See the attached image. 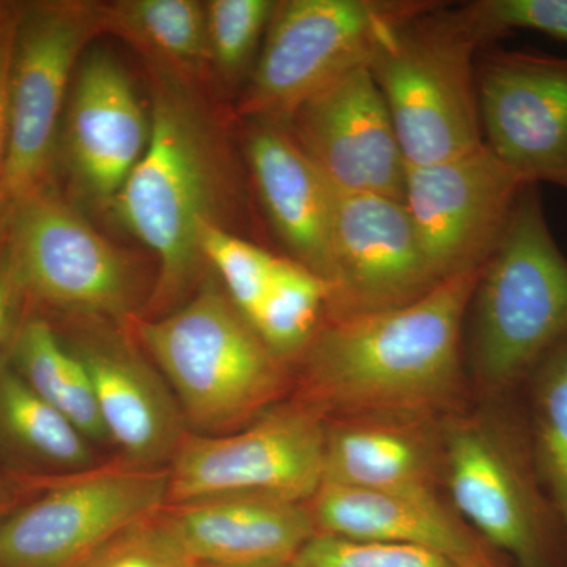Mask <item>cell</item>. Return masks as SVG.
Segmentation results:
<instances>
[{
    "mask_svg": "<svg viewBox=\"0 0 567 567\" xmlns=\"http://www.w3.org/2000/svg\"><path fill=\"white\" fill-rule=\"evenodd\" d=\"M476 89L488 151L527 185L567 193V58L484 48Z\"/></svg>",
    "mask_w": 567,
    "mask_h": 567,
    "instance_id": "cell-12",
    "label": "cell"
},
{
    "mask_svg": "<svg viewBox=\"0 0 567 567\" xmlns=\"http://www.w3.org/2000/svg\"><path fill=\"white\" fill-rule=\"evenodd\" d=\"M440 423L432 417L327 421L323 484L365 491H440Z\"/></svg>",
    "mask_w": 567,
    "mask_h": 567,
    "instance_id": "cell-21",
    "label": "cell"
},
{
    "mask_svg": "<svg viewBox=\"0 0 567 567\" xmlns=\"http://www.w3.org/2000/svg\"><path fill=\"white\" fill-rule=\"evenodd\" d=\"M276 3L275 0L205 2L212 65L224 81L229 84L248 82L262 50Z\"/></svg>",
    "mask_w": 567,
    "mask_h": 567,
    "instance_id": "cell-27",
    "label": "cell"
},
{
    "mask_svg": "<svg viewBox=\"0 0 567 567\" xmlns=\"http://www.w3.org/2000/svg\"><path fill=\"white\" fill-rule=\"evenodd\" d=\"M317 532L435 551L457 567H492L502 555L481 539L440 491H365L323 484L309 502Z\"/></svg>",
    "mask_w": 567,
    "mask_h": 567,
    "instance_id": "cell-17",
    "label": "cell"
},
{
    "mask_svg": "<svg viewBox=\"0 0 567 567\" xmlns=\"http://www.w3.org/2000/svg\"><path fill=\"white\" fill-rule=\"evenodd\" d=\"M481 268L388 311L327 319L295 363L300 404L324 421L442 420L470 404L466 311Z\"/></svg>",
    "mask_w": 567,
    "mask_h": 567,
    "instance_id": "cell-1",
    "label": "cell"
},
{
    "mask_svg": "<svg viewBox=\"0 0 567 567\" xmlns=\"http://www.w3.org/2000/svg\"><path fill=\"white\" fill-rule=\"evenodd\" d=\"M525 186L486 145L406 167L404 204L440 281L486 264Z\"/></svg>",
    "mask_w": 567,
    "mask_h": 567,
    "instance_id": "cell-14",
    "label": "cell"
},
{
    "mask_svg": "<svg viewBox=\"0 0 567 567\" xmlns=\"http://www.w3.org/2000/svg\"><path fill=\"white\" fill-rule=\"evenodd\" d=\"M102 31L100 3L21 7L9 80V142L0 196L14 207L44 188L78 63Z\"/></svg>",
    "mask_w": 567,
    "mask_h": 567,
    "instance_id": "cell-8",
    "label": "cell"
},
{
    "mask_svg": "<svg viewBox=\"0 0 567 567\" xmlns=\"http://www.w3.org/2000/svg\"><path fill=\"white\" fill-rule=\"evenodd\" d=\"M284 126L334 192L404 200V153L369 65L316 93Z\"/></svg>",
    "mask_w": 567,
    "mask_h": 567,
    "instance_id": "cell-15",
    "label": "cell"
},
{
    "mask_svg": "<svg viewBox=\"0 0 567 567\" xmlns=\"http://www.w3.org/2000/svg\"><path fill=\"white\" fill-rule=\"evenodd\" d=\"M297 567H457L450 559L402 544L371 543L317 533L295 558Z\"/></svg>",
    "mask_w": 567,
    "mask_h": 567,
    "instance_id": "cell-31",
    "label": "cell"
},
{
    "mask_svg": "<svg viewBox=\"0 0 567 567\" xmlns=\"http://www.w3.org/2000/svg\"><path fill=\"white\" fill-rule=\"evenodd\" d=\"M167 498V470L76 477L0 520V567H80L123 529L156 516Z\"/></svg>",
    "mask_w": 567,
    "mask_h": 567,
    "instance_id": "cell-11",
    "label": "cell"
},
{
    "mask_svg": "<svg viewBox=\"0 0 567 567\" xmlns=\"http://www.w3.org/2000/svg\"><path fill=\"white\" fill-rule=\"evenodd\" d=\"M196 567H229V566L197 565ZM240 567H297V565H295V561H290V563H278V565L240 566Z\"/></svg>",
    "mask_w": 567,
    "mask_h": 567,
    "instance_id": "cell-34",
    "label": "cell"
},
{
    "mask_svg": "<svg viewBox=\"0 0 567 567\" xmlns=\"http://www.w3.org/2000/svg\"><path fill=\"white\" fill-rule=\"evenodd\" d=\"M431 0H282L241 92L237 114L284 125L301 104L369 65L388 28Z\"/></svg>",
    "mask_w": 567,
    "mask_h": 567,
    "instance_id": "cell-7",
    "label": "cell"
},
{
    "mask_svg": "<svg viewBox=\"0 0 567 567\" xmlns=\"http://www.w3.org/2000/svg\"><path fill=\"white\" fill-rule=\"evenodd\" d=\"M71 349L91 375L107 440L140 468L173 458L185 417L162 377L117 339L95 336Z\"/></svg>",
    "mask_w": 567,
    "mask_h": 567,
    "instance_id": "cell-19",
    "label": "cell"
},
{
    "mask_svg": "<svg viewBox=\"0 0 567 567\" xmlns=\"http://www.w3.org/2000/svg\"><path fill=\"white\" fill-rule=\"evenodd\" d=\"M440 284L404 200L333 189L324 320L401 308Z\"/></svg>",
    "mask_w": 567,
    "mask_h": 567,
    "instance_id": "cell-13",
    "label": "cell"
},
{
    "mask_svg": "<svg viewBox=\"0 0 567 567\" xmlns=\"http://www.w3.org/2000/svg\"><path fill=\"white\" fill-rule=\"evenodd\" d=\"M245 158L265 216L290 259L328 284L333 188L279 123L248 121Z\"/></svg>",
    "mask_w": 567,
    "mask_h": 567,
    "instance_id": "cell-18",
    "label": "cell"
},
{
    "mask_svg": "<svg viewBox=\"0 0 567 567\" xmlns=\"http://www.w3.org/2000/svg\"><path fill=\"white\" fill-rule=\"evenodd\" d=\"M462 7L486 48L516 31L544 33L567 44V0H475Z\"/></svg>",
    "mask_w": 567,
    "mask_h": 567,
    "instance_id": "cell-30",
    "label": "cell"
},
{
    "mask_svg": "<svg viewBox=\"0 0 567 567\" xmlns=\"http://www.w3.org/2000/svg\"><path fill=\"white\" fill-rule=\"evenodd\" d=\"M14 284H18V281L14 278L10 259L0 260V342H2L7 328H9Z\"/></svg>",
    "mask_w": 567,
    "mask_h": 567,
    "instance_id": "cell-33",
    "label": "cell"
},
{
    "mask_svg": "<svg viewBox=\"0 0 567 567\" xmlns=\"http://www.w3.org/2000/svg\"><path fill=\"white\" fill-rule=\"evenodd\" d=\"M492 567H511V566L505 565V563H499V565H495V566H492Z\"/></svg>",
    "mask_w": 567,
    "mask_h": 567,
    "instance_id": "cell-36",
    "label": "cell"
},
{
    "mask_svg": "<svg viewBox=\"0 0 567 567\" xmlns=\"http://www.w3.org/2000/svg\"><path fill=\"white\" fill-rule=\"evenodd\" d=\"M151 71V137L111 207L158 260L153 301L163 306L199 274L205 227H227L241 194L226 142L189 82Z\"/></svg>",
    "mask_w": 567,
    "mask_h": 567,
    "instance_id": "cell-2",
    "label": "cell"
},
{
    "mask_svg": "<svg viewBox=\"0 0 567 567\" xmlns=\"http://www.w3.org/2000/svg\"><path fill=\"white\" fill-rule=\"evenodd\" d=\"M140 339L173 386L183 417L203 432L256 420L287 385L289 365L213 282L182 308L141 322Z\"/></svg>",
    "mask_w": 567,
    "mask_h": 567,
    "instance_id": "cell-6",
    "label": "cell"
},
{
    "mask_svg": "<svg viewBox=\"0 0 567 567\" xmlns=\"http://www.w3.org/2000/svg\"><path fill=\"white\" fill-rule=\"evenodd\" d=\"M484 50L461 6L429 2L388 28L369 70L385 99L406 167L484 145L476 59Z\"/></svg>",
    "mask_w": 567,
    "mask_h": 567,
    "instance_id": "cell-5",
    "label": "cell"
},
{
    "mask_svg": "<svg viewBox=\"0 0 567 567\" xmlns=\"http://www.w3.org/2000/svg\"><path fill=\"white\" fill-rule=\"evenodd\" d=\"M63 133L74 181L95 203L111 205L151 137V114L112 52L93 48L82 55L66 100Z\"/></svg>",
    "mask_w": 567,
    "mask_h": 567,
    "instance_id": "cell-16",
    "label": "cell"
},
{
    "mask_svg": "<svg viewBox=\"0 0 567 567\" xmlns=\"http://www.w3.org/2000/svg\"><path fill=\"white\" fill-rule=\"evenodd\" d=\"M102 31L121 37L148 69L185 82L210 69L207 10L199 0H121L100 6Z\"/></svg>",
    "mask_w": 567,
    "mask_h": 567,
    "instance_id": "cell-22",
    "label": "cell"
},
{
    "mask_svg": "<svg viewBox=\"0 0 567 567\" xmlns=\"http://www.w3.org/2000/svg\"><path fill=\"white\" fill-rule=\"evenodd\" d=\"M324 425L300 402L278 406L234 434L183 436L169 472L175 505L262 496L309 503L323 484Z\"/></svg>",
    "mask_w": 567,
    "mask_h": 567,
    "instance_id": "cell-9",
    "label": "cell"
},
{
    "mask_svg": "<svg viewBox=\"0 0 567 567\" xmlns=\"http://www.w3.org/2000/svg\"><path fill=\"white\" fill-rule=\"evenodd\" d=\"M330 287L290 257L279 256L251 324L278 360L295 363L327 316Z\"/></svg>",
    "mask_w": 567,
    "mask_h": 567,
    "instance_id": "cell-26",
    "label": "cell"
},
{
    "mask_svg": "<svg viewBox=\"0 0 567 567\" xmlns=\"http://www.w3.org/2000/svg\"><path fill=\"white\" fill-rule=\"evenodd\" d=\"M0 435L25 456L55 468L92 464L91 440L6 363H0Z\"/></svg>",
    "mask_w": 567,
    "mask_h": 567,
    "instance_id": "cell-24",
    "label": "cell"
},
{
    "mask_svg": "<svg viewBox=\"0 0 567 567\" xmlns=\"http://www.w3.org/2000/svg\"><path fill=\"white\" fill-rule=\"evenodd\" d=\"M167 516L137 522L118 533L80 567H196Z\"/></svg>",
    "mask_w": 567,
    "mask_h": 567,
    "instance_id": "cell-29",
    "label": "cell"
},
{
    "mask_svg": "<svg viewBox=\"0 0 567 567\" xmlns=\"http://www.w3.org/2000/svg\"><path fill=\"white\" fill-rule=\"evenodd\" d=\"M3 505H6V488H3L2 481H0V511L3 509Z\"/></svg>",
    "mask_w": 567,
    "mask_h": 567,
    "instance_id": "cell-35",
    "label": "cell"
},
{
    "mask_svg": "<svg viewBox=\"0 0 567 567\" xmlns=\"http://www.w3.org/2000/svg\"><path fill=\"white\" fill-rule=\"evenodd\" d=\"M171 525L197 565L262 566L295 561L317 535L309 503L230 496L178 505Z\"/></svg>",
    "mask_w": 567,
    "mask_h": 567,
    "instance_id": "cell-20",
    "label": "cell"
},
{
    "mask_svg": "<svg viewBox=\"0 0 567 567\" xmlns=\"http://www.w3.org/2000/svg\"><path fill=\"white\" fill-rule=\"evenodd\" d=\"M200 248L205 264H210L221 279L224 292L251 322L270 287L279 256L218 224L205 227Z\"/></svg>",
    "mask_w": 567,
    "mask_h": 567,
    "instance_id": "cell-28",
    "label": "cell"
},
{
    "mask_svg": "<svg viewBox=\"0 0 567 567\" xmlns=\"http://www.w3.org/2000/svg\"><path fill=\"white\" fill-rule=\"evenodd\" d=\"M567 338V257L548 226L537 185L522 189L466 311L464 357L481 398L517 393Z\"/></svg>",
    "mask_w": 567,
    "mask_h": 567,
    "instance_id": "cell-4",
    "label": "cell"
},
{
    "mask_svg": "<svg viewBox=\"0 0 567 567\" xmlns=\"http://www.w3.org/2000/svg\"><path fill=\"white\" fill-rule=\"evenodd\" d=\"M21 7L0 3V182L6 164L7 142H9V80L14 33L20 20Z\"/></svg>",
    "mask_w": 567,
    "mask_h": 567,
    "instance_id": "cell-32",
    "label": "cell"
},
{
    "mask_svg": "<svg viewBox=\"0 0 567 567\" xmlns=\"http://www.w3.org/2000/svg\"><path fill=\"white\" fill-rule=\"evenodd\" d=\"M10 264L18 284L54 308L121 319L137 298L136 268L80 212L41 188L14 205Z\"/></svg>",
    "mask_w": 567,
    "mask_h": 567,
    "instance_id": "cell-10",
    "label": "cell"
},
{
    "mask_svg": "<svg viewBox=\"0 0 567 567\" xmlns=\"http://www.w3.org/2000/svg\"><path fill=\"white\" fill-rule=\"evenodd\" d=\"M520 391L537 470L567 540V338L536 364Z\"/></svg>",
    "mask_w": 567,
    "mask_h": 567,
    "instance_id": "cell-25",
    "label": "cell"
},
{
    "mask_svg": "<svg viewBox=\"0 0 567 567\" xmlns=\"http://www.w3.org/2000/svg\"><path fill=\"white\" fill-rule=\"evenodd\" d=\"M442 487L484 543L516 567H567L565 528L537 470L522 391L442 417Z\"/></svg>",
    "mask_w": 567,
    "mask_h": 567,
    "instance_id": "cell-3",
    "label": "cell"
},
{
    "mask_svg": "<svg viewBox=\"0 0 567 567\" xmlns=\"http://www.w3.org/2000/svg\"><path fill=\"white\" fill-rule=\"evenodd\" d=\"M11 360L22 380L91 442H107L87 368L50 324L40 319L22 324Z\"/></svg>",
    "mask_w": 567,
    "mask_h": 567,
    "instance_id": "cell-23",
    "label": "cell"
}]
</instances>
